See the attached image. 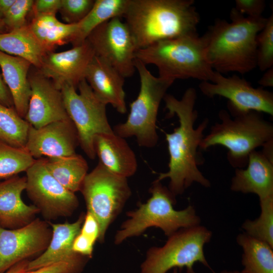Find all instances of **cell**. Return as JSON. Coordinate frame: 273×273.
Here are the masks:
<instances>
[{"label":"cell","instance_id":"cell-1","mask_svg":"<svg viewBox=\"0 0 273 273\" xmlns=\"http://www.w3.org/2000/svg\"><path fill=\"white\" fill-rule=\"evenodd\" d=\"M196 99L194 87L188 88L180 99L167 94L163 99L168 116L176 115L179 125L172 132L165 133L169 155L168 170L160 173L156 180L169 178L168 189L175 196L182 194L194 183L205 188L211 186L210 181L198 168V149L205 136L208 120L205 119L194 127L198 116L195 109Z\"/></svg>","mask_w":273,"mask_h":273},{"label":"cell","instance_id":"cell-2","mask_svg":"<svg viewBox=\"0 0 273 273\" xmlns=\"http://www.w3.org/2000/svg\"><path fill=\"white\" fill-rule=\"evenodd\" d=\"M230 18L217 19L202 36L206 59L221 74L247 73L257 67L256 37L267 18L245 16L234 8Z\"/></svg>","mask_w":273,"mask_h":273},{"label":"cell","instance_id":"cell-3","mask_svg":"<svg viewBox=\"0 0 273 273\" xmlns=\"http://www.w3.org/2000/svg\"><path fill=\"white\" fill-rule=\"evenodd\" d=\"M193 0H129L123 16L137 50L157 42L197 34Z\"/></svg>","mask_w":273,"mask_h":273},{"label":"cell","instance_id":"cell-4","mask_svg":"<svg viewBox=\"0 0 273 273\" xmlns=\"http://www.w3.org/2000/svg\"><path fill=\"white\" fill-rule=\"evenodd\" d=\"M229 110L230 113L224 109L219 111L220 122L211 127L200 148L223 146L228 150L230 164L235 169L244 168L251 152L273 141V124L258 112Z\"/></svg>","mask_w":273,"mask_h":273},{"label":"cell","instance_id":"cell-5","mask_svg":"<svg viewBox=\"0 0 273 273\" xmlns=\"http://www.w3.org/2000/svg\"><path fill=\"white\" fill-rule=\"evenodd\" d=\"M135 59L153 64L159 76L175 80L193 78L211 81L215 71L208 63L203 36L185 35L154 43L138 50Z\"/></svg>","mask_w":273,"mask_h":273},{"label":"cell","instance_id":"cell-6","mask_svg":"<svg viewBox=\"0 0 273 273\" xmlns=\"http://www.w3.org/2000/svg\"><path fill=\"white\" fill-rule=\"evenodd\" d=\"M149 191L152 196L146 203H140L137 210L126 213L129 218L117 232L115 244L139 236L152 226L161 229L168 237L180 229L200 224V217L193 206L181 210L174 209L175 196L160 181L155 180Z\"/></svg>","mask_w":273,"mask_h":273},{"label":"cell","instance_id":"cell-7","mask_svg":"<svg viewBox=\"0 0 273 273\" xmlns=\"http://www.w3.org/2000/svg\"><path fill=\"white\" fill-rule=\"evenodd\" d=\"M134 63L140 77L139 93L130 105L126 121L116 125L113 130L124 139L134 136L140 146L151 148L158 141L156 121L160 104L174 80L154 76L138 59Z\"/></svg>","mask_w":273,"mask_h":273},{"label":"cell","instance_id":"cell-8","mask_svg":"<svg viewBox=\"0 0 273 273\" xmlns=\"http://www.w3.org/2000/svg\"><path fill=\"white\" fill-rule=\"evenodd\" d=\"M212 232L198 225L182 229L168 237L161 247H152L141 266V273H166L171 268H186L187 273H196L194 264L200 262L211 268L205 256L204 247L212 238Z\"/></svg>","mask_w":273,"mask_h":273},{"label":"cell","instance_id":"cell-9","mask_svg":"<svg viewBox=\"0 0 273 273\" xmlns=\"http://www.w3.org/2000/svg\"><path fill=\"white\" fill-rule=\"evenodd\" d=\"M80 191L87 211L99 223L98 240L102 243L108 227L131 194L127 178L113 173L99 162L85 176Z\"/></svg>","mask_w":273,"mask_h":273},{"label":"cell","instance_id":"cell-10","mask_svg":"<svg viewBox=\"0 0 273 273\" xmlns=\"http://www.w3.org/2000/svg\"><path fill=\"white\" fill-rule=\"evenodd\" d=\"M76 88L66 83L61 88L67 114L76 129L79 146L87 155L96 156L94 140L98 134L114 132L107 117L106 105L101 101L84 79Z\"/></svg>","mask_w":273,"mask_h":273},{"label":"cell","instance_id":"cell-11","mask_svg":"<svg viewBox=\"0 0 273 273\" xmlns=\"http://www.w3.org/2000/svg\"><path fill=\"white\" fill-rule=\"evenodd\" d=\"M86 40L95 55L105 60L124 78L133 75L137 48L130 29L121 18H113L98 26Z\"/></svg>","mask_w":273,"mask_h":273},{"label":"cell","instance_id":"cell-12","mask_svg":"<svg viewBox=\"0 0 273 273\" xmlns=\"http://www.w3.org/2000/svg\"><path fill=\"white\" fill-rule=\"evenodd\" d=\"M26 172L25 190L46 216L51 218L68 216L78 207L74 193L65 188L50 173L44 158L35 159Z\"/></svg>","mask_w":273,"mask_h":273},{"label":"cell","instance_id":"cell-13","mask_svg":"<svg viewBox=\"0 0 273 273\" xmlns=\"http://www.w3.org/2000/svg\"><path fill=\"white\" fill-rule=\"evenodd\" d=\"M201 92L209 98L218 96L227 99L228 108L240 112L254 111L273 115V93L236 75L225 77L215 71L211 81H201Z\"/></svg>","mask_w":273,"mask_h":273},{"label":"cell","instance_id":"cell-14","mask_svg":"<svg viewBox=\"0 0 273 273\" xmlns=\"http://www.w3.org/2000/svg\"><path fill=\"white\" fill-rule=\"evenodd\" d=\"M51 236L47 223L38 219L13 230L0 225V273L46 249Z\"/></svg>","mask_w":273,"mask_h":273},{"label":"cell","instance_id":"cell-15","mask_svg":"<svg viewBox=\"0 0 273 273\" xmlns=\"http://www.w3.org/2000/svg\"><path fill=\"white\" fill-rule=\"evenodd\" d=\"M33 68L28 74L31 94L25 120L33 127L39 128L53 122L70 118L61 89Z\"/></svg>","mask_w":273,"mask_h":273},{"label":"cell","instance_id":"cell-16","mask_svg":"<svg viewBox=\"0 0 273 273\" xmlns=\"http://www.w3.org/2000/svg\"><path fill=\"white\" fill-rule=\"evenodd\" d=\"M79 145L76 129L70 118L35 128L30 125L25 148L35 159L68 156Z\"/></svg>","mask_w":273,"mask_h":273},{"label":"cell","instance_id":"cell-17","mask_svg":"<svg viewBox=\"0 0 273 273\" xmlns=\"http://www.w3.org/2000/svg\"><path fill=\"white\" fill-rule=\"evenodd\" d=\"M95 55L93 48L86 39L70 50L48 53L37 70L59 89L66 83L77 88L85 79L87 67Z\"/></svg>","mask_w":273,"mask_h":273},{"label":"cell","instance_id":"cell-18","mask_svg":"<svg viewBox=\"0 0 273 273\" xmlns=\"http://www.w3.org/2000/svg\"><path fill=\"white\" fill-rule=\"evenodd\" d=\"M85 215L81 214L73 223H51L52 235L50 243L43 253L37 258L29 261L27 271L38 269L53 263H68L81 272L89 257L74 252L73 241L80 233Z\"/></svg>","mask_w":273,"mask_h":273},{"label":"cell","instance_id":"cell-19","mask_svg":"<svg viewBox=\"0 0 273 273\" xmlns=\"http://www.w3.org/2000/svg\"><path fill=\"white\" fill-rule=\"evenodd\" d=\"M230 188L236 192L256 194L259 200L273 197V156L262 150L251 152L247 166L235 169Z\"/></svg>","mask_w":273,"mask_h":273},{"label":"cell","instance_id":"cell-20","mask_svg":"<svg viewBox=\"0 0 273 273\" xmlns=\"http://www.w3.org/2000/svg\"><path fill=\"white\" fill-rule=\"evenodd\" d=\"M124 78L110 64L96 55L85 74V79L97 98L106 105H112L121 114L127 111Z\"/></svg>","mask_w":273,"mask_h":273},{"label":"cell","instance_id":"cell-21","mask_svg":"<svg viewBox=\"0 0 273 273\" xmlns=\"http://www.w3.org/2000/svg\"><path fill=\"white\" fill-rule=\"evenodd\" d=\"M26 186V176L16 175L0 182V225L3 228L24 226L39 211L23 201L21 194Z\"/></svg>","mask_w":273,"mask_h":273},{"label":"cell","instance_id":"cell-22","mask_svg":"<svg viewBox=\"0 0 273 273\" xmlns=\"http://www.w3.org/2000/svg\"><path fill=\"white\" fill-rule=\"evenodd\" d=\"M94 146L99 162L110 171L126 178L136 172L135 155L124 138L114 132L100 134L95 136Z\"/></svg>","mask_w":273,"mask_h":273},{"label":"cell","instance_id":"cell-23","mask_svg":"<svg viewBox=\"0 0 273 273\" xmlns=\"http://www.w3.org/2000/svg\"><path fill=\"white\" fill-rule=\"evenodd\" d=\"M31 64L27 60L0 51L3 79L11 95L14 107L25 118L31 94L28 74Z\"/></svg>","mask_w":273,"mask_h":273},{"label":"cell","instance_id":"cell-24","mask_svg":"<svg viewBox=\"0 0 273 273\" xmlns=\"http://www.w3.org/2000/svg\"><path fill=\"white\" fill-rule=\"evenodd\" d=\"M0 51L29 61L38 69L49 53L31 31L28 24L21 28L0 34Z\"/></svg>","mask_w":273,"mask_h":273},{"label":"cell","instance_id":"cell-25","mask_svg":"<svg viewBox=\"0 0 273 273\" xmlns=\"http://www.w3.org/2000/svg\"><path fill=\"white\" fill-rule=\"evenodd\" d=\"M28 25L34 36L49 52H54L58 46L72 43L78 29L77 23L61 22L53 15H33Z\"/></svg>","mask_w":273,"mask_h":273},{"label":"cell","instance_id":"cell-26","mask_svg":"<svg viewBox=\"0 0 273 273\" xmlns=\"http://www.w3.org/2000/svg\"><path fill=\"white\" fill-rule=\"evenodd\" d=\"M44 160L49 171L65 188L73 193L80 191L88 169L81 155L44 158Z\"/></svg>","mask_w":273,"mask_h":273},{"label":"cell","instance_id":"cell-27","mask_svg":"<svg viewBox=\"0 0 273 273\" xmlns=\"http://www.w3.org/2000/svg\"><path fill=\"white\" fill-rule=\"evenodd\" d=\"M237 243L242 248V273H273V247L243 232Z\"/></svg>","mask_w":273,"mask_h":273},{"label":"cell","instance_id":"cell-28","mask_svg":"<svg viewBox=\"0 0 273 273\" xmlns=\"http://www.w3.org/2000/svg\"><path fill=\"white\" fill-rule=\"evenodd\" d=\"M129 0H96L88 14L77 23L78 29L72 42L73 47L84 41L97 27L114 18L123 17Z\"/></svg>","mask_w":273,"mask_h":273},{"label":"cell","instance_id":"cell-29","mask_svg":"<svg viewBox=\"0 0 273 273\" xmlns=\"http://www.w3.org/2000/svg\"><path fill=\"white\" fill-rule=\"evenodd\" d=\"M29 127L30 124L14 107L0 103V141L14 147L24 148Z\"/></svg>","mask_w":273,"mask_h":273},{"label":"cell","instance_id":"cell-30","mask_svg":"<svg viewBox=\"0 0 273 273\" xmlns=\"http://www.w3.org/2000/svg\"><path fill=\"white\" fill-rule=\"evenodd\" d=\"M35 159L24 148L0 141V182L26 171Z\"/></svg>","mask_w":273,"mask_h":273},{"label":"cell","instance_id":"cell-31","mask_svg":"<svg viewBox=\"0 0 273 273\" xmlns=\"http://www.w3.org/2000/svg\"><path fill=\"white\" fill-rule=\"evenodd\" d=\"M261 212L254 219H246L242 224L244 233L273 247V197L259 200Z\"/></svg>","mask_w":273,"mask_h":273},{"label":"cell","instance_id":"cell-32","mask_svg":"<svg viewBox=\"0 0 273 273\" xmlns=\"http://www.w3.org/2000/svg\"><path fill=\"white\" fill-rule=\"evenodd\" d=\"M257 67L265 71L273 67V13L267 18L263 29L257 34Z\"/></svg>","mask_w":273,"mask_h":273},{"label":"cell","instance_id":"cell-33","mask_svg":"<svg viewBox=\"0 0 273 273\" xmlns=\"http://www.w3.org/2000/svg\"><path fill=\"white\" fill-rule=\"evenodd\" d=\"M33 2V0H15L3 18L8 32L28 24L27 17L31 12Z\"/></svg>","mask_w":273,"mask_h":273},{"label":"cell","instance_id":"cell-34","mask_svg":"<svg viewBox=\"0 0 273 273\" xmlns=\"http://www.w3.org/2000/svg\"><path fill=\"white\" fill-rule=\"evenodd\" d=\"M94 3V0H61L59 12L66 23H78L88 14Z\"/></svg>","mask_w":273,"mask_h":273},{"label":"cell","instance_id":"cell-35","mask_svg":"<svg viewBox=\"0 0 273 273\" xmlns=\"http://www.w3.org/2000/svg\"><path fill=\"white\" fill-rule=\"evenodd\" d=\"M235 9L241 14L247 17H258L262 16L265 7L263 0H236Z\"/></svg>","mask_w":273,"mask_h":273},{"label":"cell","instance_id":"cell-36","mask_svg":"<svg viewBox=\"0 0 273 273\" xmlns=\"http://www.w3.org/2000/svg\"><path fill=\"white\" fill-rule=\"evenodd\" d=\"M61 0H36L32 7L31 14L53 15L59 12Z\"/></svg>","mask_w":273,"mask_h":273},{"label":"cell","instance_id":"cell-37","mask_svg":"<svg viewBox=\"0 0 273 273\" xmlns=\"http://www.w3.org/2000/svg\"><path fill=\"white\" fill-rule=\"evenodd\" d=\"M95 243V242L79 233L73 241L72 250L78 254L90 258Z\"/></svg>","mask_w":273,"mask_h":273},{"label":"cell","instance_id":"cell-38","mask_svg":"<svg viewBox=\"0 0 273 273\" xmlns=\"http://www.w3.org/2000/svg\"><path fill=\"white\" fill-rule=\"evenodd\" d=\"M99 232L97 220L91 213L87 211L80 233L96 242L98 240Z\"/></svg>","mask_w":273,"mask_h":273},{"label":"cell","instance_id":"cell-39","mask_svg":"<svg viewBox=\"0 0 273 273\" xmlns=\"http://www.w3.org/2000/svg\"><path fill=\"white\" fill-rule=\"evenodd\" d=\"M22 273H80L68 263L60 262Z\"/></svg>","mask_w":273,"mask_h":273},{"label":"cell","instance_id":"cell-40","mask_svg":"<svg viewBox=\"0 0 273 273\" xmlns=\"http://www.w3.org/2000/svg\"><path fill=\"white\" fill-rule=\"evenodd\" d=\"M0 103L8 107H14L10 92L0 74Z\"/></svg>","mask_w":273,"mask_h":273},{"label":"cell","instance_id":"cell-41","mask_svg":"<svg viewBox=\"0 0 273 273\" xmlns=\"http://www.w3.org/2000/svg\"><path fill=\"white\" fill-rule=\"evenodd\" d=\"M258 84L263 87L273 86V67L265 71L258 81Z\"/></svg>","mask_w":273,"mask_h":273},{"label":"cell","instance_id":"cell-42","mask_svg":"<svg viewBox=\"0 0 273 273\" xmlns=\"http://www.w3.org/2000/svg\"><path fill=\"white\" fill-rule=\"evenodd\" d=\"M29 261L24 260L20 261L8 269L5 273H22L27 271V267Z\"/></svg>","mask_w":273,"mask_h":273},{"label":"cell","instance_id":"cell-43","mask_svg":"<svg viewBox=\"0 0 273 273\" xmlns=\"http://www.w3.org/2000/svg\"><path fill=\"white\" fill-rule=\"evenodd\" d=\"M15 0H0V19L3 18Z\"/></svg>","mask_w":273,"mask_h":273},{"label":"cell","instance_id":"cell-44","mask_svg":"<svg viewBox=\"0 0 273 273\" xmlns=\"http://www.w3.org/2000/svg\"><path fill=\"white\" fill-rule=\"evenodd\" d=\"M8 32L6 26L2 19H0V34H3Z\"/></svg>","mask_w":273,"mask_h":273},{"label":"cell","instance_id":"cell-45","mask_svg":"<svg viewBox=\"0 0 273 273\" xmlns=\"http://www.w3.org/2000/svg\"><path fill=\"white\" fill-rule=\"evenodd\" d=\"M220 273H242V272L237 270H224L221 271Z\"/></svg>","mask_w":273,"mask_h":273},{"label":"cell","instance_id":"cell-46","mask_svg":"<svg viewBox=\"0 0 273 273\" xmlns=\"http://www.w3.org/2000/svg\"><path fill=\"white\" fill-rule=\"evenodd\" d=\"M173 273H178L177 268H173Z\"/></svg>","mask_w":273,"mask_h":273}]
</instances>
